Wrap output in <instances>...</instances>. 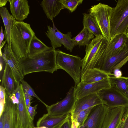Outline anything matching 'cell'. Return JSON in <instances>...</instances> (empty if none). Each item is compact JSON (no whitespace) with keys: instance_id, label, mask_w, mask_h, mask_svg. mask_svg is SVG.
<instances>
[{"instance_id":"1","label":"cell","mask_w":128,"mask_h":128,"mask_svg":"<svg viewBox=\"0 0 128 128\" xmlns=\"http://www.w3.org/2000/svg\"><path fill=\"white\" fill-rule=\"evenodd\" d=\"M56 56V50L51 47L41 53L20 60L23 75L41 72L52 74L58 70Z\"/></svg>"},{"instance_id":"2","label":"cell","mask_w":128,"mask_h":128,"mask_svg":"<svg viewBox=\"0 0 128 128\" xmlns=\"http://www.w3.org/2000/svg\"><path fill=\"white\" fill-rule=\"evenodd\" d=\"M35 35L29 24L17 20L14 24L11 34V48L19 60L27 56L30 43Z\"/></svg>"},{"instance_id":"3","label":"cell","mask_w":128,"mask_h":128,"mask_svg":"<svg viewBox=\"0 0 128 128\" xmlns=\"http://www.w3.org/2000/svg\"><path fill=\"white\" fill-rule=\"evenodd\" d=\"M56 63L58 69L66 71L73 79L76 87L80 82L82 60L78 56L65 53L60 50H56Z\"/></svg>"},{"instance_id":"4","label":"cell","mask_w":128,"mask_h":128,"mask_svg":"<svg viewBox=\"0 0 128 128\" xmlns=\"http://www.w3.org/2000/svg\"><path fill=\"white\" fill-rule=\"evenodd\" d=\"M113 8L100 3L89 9V14L96 22L102 36L108 42L112 38L111 20Z\"/></svg>"},{"instance_id":"5","label":"cell","mask_w":128,"mask_h":128,"mask_svg":"<svg viewBox=\"0 0 128 128\" xmlns=\"http://www.w3.org/2000/svg\"><path fill=\"white\" fill-rule=\"evenodd\" d=\"M128 41V37L125 32L115 35L108 42L106 48L98 60L93 68L100 70L108 60L120 51Z\"/></svg>"},{"instance_id":"6","label":"cell","mask_w":128,"mask_h":128,"mask_svg":"<svg viewBox=\"0 0 128 128\" xmlns=\"http://www.w3.org/2000/svg\"><path fill=\"white\" fill-rule=\"evenodd\" d=\"M76 87L72 86L62 100L46 107L47 113L54 116H61L70 114L76 100Z\"/></svg>"},{"instance_id":"7","label":"cell","mask_w":128,"mask_h":128,"mask_svg":"<svg viewBox=\"0 0 128 128\" xmlns=\"http://www.w3.org/2000/svg\"><path fill=\"white\" fill-rule=\"evenodd\" d=\"M97 94L109 108L128 107V98L114 88L111 87L103 89Z\"/></svg>"},{"instance_id":"8","label":"cell","mask_w":128,"mask_h":128,"mask_svg":"<svg viewBox=\"0 0 128 128\" xmlns=\"http://www.w3.org/2000/svg\"><path fill=\"white\" fill-rule=\"evenodd\" d=\"M48 30L46 34L50 40L51 44L54 49L60 47L63 45L64 48L72 52L74 46L72 41L70 32L64 34L59 31L54 26L53 27L47 26Z\"/></svg>"},{"instance_id":"9","label":"cell","mask_w":128,"mask_h":128,"mask_svg":"<svg viewBox=\"0 0 128 128\" xmlns=\"http://www.w3.org/2000/svg\"><path fill=\"white\" fill-rule=\"evenodd\" d=\"M108 109L104 104L93 107L84 124L78 128H101Z\"/></svg>"},{"instance_id":"10","label":"cell","mask_w":128,"mask_h":128,"mask_svg":"<svg viewBox=\"0 0 128 128\" xmlns=\"http://www.w3.org/2000/svg\"><path fill=\"white\" fill-rule=\"evenodd\" d=\"M111 87L109 78L100 81L92 83L80 82L76 89V99L89 95L97 94L100 91Z\"/></svg>"},{"instance_id":"11","label":"cell","mask_w":128,"mask_h":128,"mask_svg":"<svg viewBox=\"0 0 128 128\" xmlns=\"http://www.w3.org/2000/svg\"><path fill=\"white\" fill-rule=\"evenodd\" d=\"M128 16V0H119L113 8L111 20L112 38Z\"/></svg>"},{"instance_id":"12","label":"cell","mask_w":128,"mask_h":128,"mask_svg":"<svg viewBox=\"0 0 128 128\" xmlns=\"http://www.w3.org/2000/svg\"><path fill=\"white\" fill-rule=\"evenodd\" d=\"M4 52L2 56L5 64L11 68L15 79L17 85L21 83L23 80V75L22 65L19 60L9 48L7 44L4 48Z\"/></svg>"},{"instance_id":"13","label":"cell","mask_w":128,"mask_h":128,"mask_svg":"<svg viewBox=\"0 0 128 128\" xmlns=\"http://www.w3.org/2000/svg\"><path fill=\"white\" fill-rule=\"evenodd\" d=\"M16 118L18 128H32L34 126V120L30 117L26 106L23 88L17 105Z\"/></svg>"},{"instance_id":"14","label":"cell","mask_w":128,"mask_h":128,"mask_svg":"<svg viewBox=\"0 0 128 128\" xmlns=\"http://www.w3.org/2000/svg\"><path fill=\"white\" fill-rule=\"evenodd\" d=\"M106 40L102 36L95 37L86 46V54L82 59L81 76L86 71L89 64L97 54Z\"/></svg>"},{"instance_id":"15","label":"cell","mask_w":128,"mask_h":128,"mask_svg":"<svg viewBox=\"0 0 128 128\" xmlns=\"http://www.w3.org/2000/svg\"><path fill=\"white\" fill-rule=\"evenodd\" d=\"M101 104H104L97 94L76 99L74 108L70 113L71 117H74L82 111Z\"/></svg>"},{"instance_id":"16","label":"cell","mask_w":128,"mask_h":128,"mask_svg":"<svg viewBox=\"0 0 128 128\" xmlns=\"http://www.w3.org/2000/svg\"><path fill=\"white\" fill-rule=\"evenodd\" d=\"M17 105L12 102L6 93L4 109L2 114L4 119V128H18L16 118Z\"/></svg>"},{"instance_id":"17","label":"cell","mask_w":128,"mask_h":128,"mask_svg":"<svg viewBox=\"0 0 128 128\" xmlns=\"http://www.w3.org/2000/svg\"><path fill=\"white\" fill-rule=\"evenodd\" d=\"M12 16L17 21H23L30 12V7L27 0H8Z\"/></svg>"},{"instance_id":"18","label":"cell","mask_w":128,"mask_h":128,"mask_svg":"<svg viewBox=\"0 0 128 128\" xmlns=\"http://www.w3.org/2000/svg\"><path fill=\"white\" fill-rule=\"evenodd\" d=\"M127 108L120 107L109 108L101 128H117Z\"/></svg>"},{"instance_id":"19","label":"cell","mask_w":128,"mask_h":128,"mask_svg":"<svg viewBox=\"0 0 128 128\" xmlns=\"http://www.w3.org/2000/svg\"><path fill=\"white\" fill-rule=\"evenodd\" d=\"M71 116L70 114L61 116H51L48 113L44 114L37 121L36 126H44L48 128H60Z\"/></svg>"},{"instance_id":"20","label":"cell","mask_w":128,"mask_h":128,"mask_svg":"<svg viewBox=\"0 0 128 128\" xmlns=\"http://www.w3.org/2000/svg\"><path fill=\"white\" fill-rule=\"evenodd\" d=\"M40 5L47 18L52 21L53 26H55L53 18L62 10L65 8L64 6L60 0H44Z\"/></svg>"},{"instance_id":"21","label":"cell","mask_w":128,"mask_h":128,"mask_svg":"<svg viewBox=\"0 0 128 128\" xmlns=\"http://www.w3.org/2000/svg\"><path fill=\"white\" fill-rule=\"evenodd\" d=\"M128 56V41L124 48L120 52L108 60L100 70L109 76H114L112 72L113 68Z\"/></svg>"},{"instance_id":"22","label":"cell","mask_w":128,"mask_h":128,"mask_svg":"<svg viewBox=\"0 0 128 128\" xmlns=\"http://www.w3.org/2000/svg\"><path fill=\"white\" fill-rule=\"evenodd\" d=\"M0 14L5 28L4 33L5 39L9 48L12 51L11 41V32L14 24L16 20L10 14L6 7L0 8Z\"/></svg>"},{"instance_id":"23","label":"cell","mask_w":128,"mask_h":128,"mask_svg":"<svg viewBox=\"0 0 128 128\" xmlns=\"http://www.w3.org/2000/svg\"><path fill=\"white\" fill-rule=\"evenodd\" d=\"M1 85L5 88L6 93L9 96L12 94L17 85L12 71L6 64L2 76Z\"/></svg>"},{"instance_id":"24","label":"cell","mask_w":128,"mask_h":128,"mask_svg":"<svg viewBox=\"0 0 128 128\" xmlns=\"http://www.w3.org/2000/svg\"><path fill=\"white\" fill-rule=\"evenodd\" d=\"M109 76L102 70L93 68L87 70L81 76V82L92 83L100 81L108 78Z\"/></svg>"},{"instance_id":"25","label":"cell","mask_w":128,"mask_h":128,"mask_svg":"<svg viewBox=\"0 0 128 128\" xmlns=\"http://www.w3.org/2000/svg\"><path fill=\"white\" fill-rule=\"evenodd\" d=\"M109 78L111 87L116 89L128 98V77L109 76Z\"/></svg>"},{"instance_id":"26","label":"cell","mask_w":128,"mask_h":128,"mask_svg":"<svg viewBox=\"0 0 128 128\" xmlns=\"http://www.w3.org/2000/svg\"><path fill=\"white\" fill-rule=\"evenodd\" d=\"M94 38V35L87 28L83 27L76 36L72 38V41L74 46L77 45L86 46Z\"/></svg>"},{"instance_id":"27","label":"cell","mask_w":128,"mask_h":128,"mask_svg":"<svg viewBox=\"0 0 128 128\" xmlns=\"http://www.w3.org/2000/svg\"><path fill=\"white\" fill-rule=\"evenodd\" d=\"M50 48L46 45L35 35L30 43L27 56H34L49 49Z\"/></svg>"},{"instance_id":"28","label":"cell","mask_w":128,"mask_h":128,"mask_svg":"<svg viewBox=\"0 0 128 128\" xmlns=\"http://www.w3.org/2000/svg\"><path fill=\"white\" fill-rule=\"evenodd\" d=\"M83 14L84 27L88 28L95 37L102 36L97 24L92 16L89 14L85 13Z\"/></svg>"},{"instance_id":"29","label":"cell","mask_w":128,"mask_h":128,"mask_svg":"<svg viewBox=\"0 0 128 128\" xmlns=\"http://www.w3.org/2000/svg\"><path fill=\"white\" fill-rule=\"evenodd\" d=\"M92 107L82 111L74 117H71V119L76 122L78 128L84 124Z\"/></svg>"},{"instance_id":"30","label":"cell","mask_w":128,"mask_h":128,"mask_svg":"<svg viewBox=\"0 0 128 128\" xmlns=\"http://www.w3.org/2000/svg\"><path fill=\"white\" fill-rule=\"evenodd\" d=\"M65 8L72 12H74L79 5L82 4L83 0H60Z\"/></svg>"},{"instance_id":"31","label":"cell","mask_w":128,"mask_h":128,"mask_svg":"<svg viewBox=\"0 0 128 128\" xmlns=\"http://www.w3.org/2000/svg\"><path fill=\"white\" fill-rule=\"evenodd\" d=\"M24 93H27L32 96L35 97L39 100L46 107L48 105L43 102L36 94L33 89L27 82L22 80L21 82Z\"/></svg>"},{"instance_id":"32","label":"cell","mask_w":128,"mask_h":128,"mask_svg":"<svg viewBox=\"0 0 128 128\" xmlns=\"http://www.w3.org/2000/svg\"><path fill=\"white\" fill-rule=\"evenodd\" d=\"M22 89L21 84H18L12 94L9 96L10 100L14 104H18L20 98Z\"/></svg>"},{"instance_id":"33","label":"cell","mask_w":128,"mask_h":128,"mask_svg":"<svg viewBox=\"0 0 128 128\" xmlns=\"http://www.w3.org/2000/svg\"><path fill=\"white\" fill-rule=\"evenodd\" d=\"M6 94L5 88L1 85L0 86V116L2 115L4 110Z\"/></svg>"},{"instance_id":"34","label":"cell","mask_w":128,"mask_h":128,"mask_svg":"<svg viewBox=\"0 0 128 128\" xmlns=\"http://www.w3.org/2000/svg\"><path fill=\"white\" fill-rule=\"evenodd\" d=\"M128 28V16L118 28L116 34L125 33Z\"/></svg>"},{"instance_id":"35","label":"cell","mask_w":128,"mask_h":128,"mask_svg":"<svg viewBox=\"0 0 128 128\" xmlns=\"http://www.w3.org/2000/svg\"><path fill=\"white\" fill-rule=\"evenodd\" d=\"M121 128H128V107L124 112L122 120Z\"/></svg>"},{"instance_id":"36","label":"cell","mask_w":128,"mask_h":128,"mask_svg":"<svg viewBox=\"0 0 128 128\" xmlns=\"http://www.w3.org/2000/svg\"><path fill=\"white\" fill-rule=\"evenodd\" d=\"M38 105V104H37L34 106H30L28 108L30 115L33 120H34V117L37 113L36 110Z\"/></svg>"},{"instance_id":"37","label":"cell","mask_w":128,"mask_h":128,"mask_svg":"<svg viewBox=\"0 0 128 128\" xmlns=\"http://www.w3.org/2000/svg\"><path fill=\"white\" fill-rule=\"evenodd\" d=\"M24 95L25 102L28 108L30 106L32 103L31 101L33 99V98L32 96L27 93H24Z\"/></svg>"},{"instance_id":"38","label":"cell","mask_w":128,"mask_h":128,"mask_svg":"<svg viewBox=\"0 0 128 128\" xmlns=\"http://www.w3.org/2000/svg\"><path fill=\"white\" fill-rule=\"evenodd\" d=\"M71 116L62 126L60 128H71Z\"/></svg>"},{"instance_id":"39","label":"cell","mask_w":128,"mask_h":128,"mask_svg":"<svg viewBox=\"0 0 128 128\" xmlns=\"http://www.w3.org/2000/svg\"><path fill=\"white\" fill-rule=\"evenodd\" d=\"M114 76L116 77L122 76V73L120 69H116L113 72Z\"/></svg>"},{"instance_id":"40","label":"cell","mask_w":128,"mask_h":128,"mask_svg":"<svg viewBox=\"0 0 128 128\" xmlns=\"http://www.w3.org/2000/svg\"><path fill=\"white\" fill-rule=\"evenodd\" d=\"M4 37V34L3 33L2 27L1 26L0 34V46L1 45Z\"/></svg>"},{"instance_id":"41","label":"cell","mask_w":128,"mask_h":128,"mask_svg":"<svg viewBox=\"0 0 128 128\" xmlns=\"http://www.w3.org/2000/svg\"><path fill=\"white\" fill-rule=\"evenodd\" d=\"M4 119L3 114L0 116V128H4Z\"/></svg>"},{"instance_id":"42","label":"cell","mask_w":128,"mask_h":128,"mask_svg":"<svg viewBox=\"0 0 128 128\" xmlns=\"http://www.w3.org/2000/svg\"><path fill=\"white\" fill-rule=\"evenodd\" d=\"M8 2V0H0V8L4 7V6H5Z\"/></svg>"},{"instance_id":"43","label":"cell","mask_w":128,"mask_h":128,"mask_svg":"<svg viewBox=\"0 0 128 128\" xmlns=\"http://www.w3.org/2000/svg\"><path fill=\"white\" fill-rule=\"evenodd\" d=\"M71 121L72 122L71 128H78L76 122L74 120H72Z\"/></svg>"},{"instance_id":"44","label":"cell","mask_w":128,"mask_h":128,"mask_svg":"<svg viewBox=\"0 0 128 128\" xmlns=\"http://www.w3.org/2000/svg\"><path fill=\"white\" fill-rule=\"evenodd\" d=\"M6 42V40L3 41L0 46V51H1V49L4 46V45L5 44Z\"/></svg>"},{"instance_id":"45","label":"cell","mask_w":128,"mask_h":128,"mask_svg":"<svg viewBox=\"0 0 128 128\" xmlns=\"http://www.w3.org/2000/svg\"><path fill=\"white\" fill-rule=\"evenodd\" d=\"M33 128H47L45 126H40V127H35L34 126L33 127Z\"/></svg>"},{"instance_id":"46","label":"cell","mask_w":128,"mask_h":128,"mask_svg":"<svg viewBox=\"0 0 128 128\" xmlns=\"http://www.w3.org/2000/svg\"><path fill=\"white\" fill-rule=\"evenodd\" d=\"M2 63L0 62V71H1V70L2 69Z\"/></svg>"},{"instance_id":"47","label":"cell","mask_w":128,"mask_h":128,"mask_svg":"<svg viewBox=\"0 0 128 128\" xmlns=\"http://www.w3.org/2000/svg\"><path fill=\"white\" fill-rule=\"evenodd\" d=\"M122 121V120H121ZM122 125V122L121 121L120 122V123L119 124V125H118L117 128H121V126Z\"/></svg>"},{"instance_id":"48","label":"cell","mask_w":128,"mask_h":128,"mask_svg":"<svg viewBox=\"0 0 128 128\" xmlns=\"http://www.w3.org/2000/svg\"><path fill=\"white\" fill-rule=\"evenodd\" d=\"M125 33L128 37V28L126 30V32H125Z\"/></svg>"},{"instance_id":"49","label":"cell","mask_w":128,"mask_h":128,"mask_svg":"<svg viewBox=\"0 0 128 128\" xmlns=\"http://www.w3.org/2000/svg\"><path fill=\"white\" fill-rule=\"evenodd\" d=\"M32 128H33V127H32Z\"/></svg>"},{"instance_id":"50","label":"cell","mask_w":128,"mask_h":128,"mask_svg":"<svg viewBox=\"0 0 128 128\" xmlns=\"http://www.w3.org/2000/svg\"></svg>"}]
</instances>
